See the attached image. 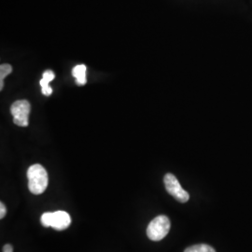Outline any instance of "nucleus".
<instances>
[{
    "mask_svg": "<svg viewBox=\"0 0 252 252\" xmlns=\"http://www.w3.org/2000/svg\"><path fill=\"white\" fill-rule=\"evenodd\" d=\"M7 213V208L5 207V205L1 202L0 203V219H3L4 217L6 216Z\"/></svg>",
    "mask_w": 252,
    "mask_h": 252,
    "instance_id": "nucleus-10",
    "label": "nucleus"
},
{
    "mask_svg": "<svg viewBox=\"0 0 252 252\" xmlns=\"http://www.w3.org/2000/svg\"><path fill=\"white\" fill-rule=\"evenodd\" d=\"M163 182L167 192L171 194L176 200H178L180 203H186L189 201V193L185 189H183L180 181L173 174H166L163 178Z\"/></svg>",
    "mask_w": 252,
    "mask_h": 252,
    "instance_id": "nucleus-4",
    "label": "nucleus"
},
{
    "mask_svg": "<svg viewBox=\"0 0 252 252\" xmlns=\"http://www.w3.org/2000/svg\"><path fill=\"white\" fill-rule=\"evenodd\" d=\"M54 73L52 70H46L45 72L43 73L42 79L40 80V85H41V89H42V94L46 95V96H50L53 93V89L51 88V86L49 85V83L52 81H54Z\"/></svg>",
    "mask_w": 252,
    "mask_h": 252,
    "instance_id": "nucleus-6",
    "label": "nucleus"
},
{
    "mask_svg": "<svg viewBox=\"0 0 252 252\" xmlns=\"http://www.w3.org/2000/svg\"><path fill=\"white\" fill-rule=\"evenodd\" d=\"M86 71H87V67L85 64H78L73 68V77L76 79V83L78 85L86 84L87 82Z\"/></svg>",
    "mask_w": 252,
    "mask_h": 252,
    "instance_id": "nucleus-7",
    "label": "nucleus"
},
{
    "mask_svg": "<svg viewBox=\"0 0 252 252\" xmlns=\"http://www.w3.org/2000/svg\"><path fill=\"white\" fill-rule=\"evenodd\" d=\"M28 189L33 194H41L45 191L49 183V177L41 164H33L27 170Z\"/></svg>",
    "mask_w": 252,
    "mask_h": 252,
    "instance_id": "nucleus-1",
    "label": "nucleus"
},
{
    "mask_svg": "<svg viewBox=\"0 0 252 252\" xmlns=\"http://www.w3.org/2000/svg\"><path fill=\"white\" fill-rule=\"evenodd\" d=\"M3 252H13V247L10 244H7L3 247Z\"/></svg>",
    "mask_w": 252,
    "mask_h": 252,
    "instance_id": "nucleus-11",
    "label": "nucleus"
},
{
    "mask_svg": "<svg viewBox=\"0 0 252 252\" xmlns=\"http://www.w3.org/2000/svg\"><path fill=\"white\" fill-rule=\"evenodd\" d=\"M40 222L44 227H52L56 231H63L71 223L70 215L62 210L55 212H45L41 215Z\"/></svg>",
    "mask_w": 252,
    "mask_h": 252,
    "instance_id": "nucleus-2",
    "label": "nucleus"
},
{
    "mask_svg": "<svg viewBox=\"0 0 252 252\" xmlns=\"http://www.w3.org/2000/svg\"><path fill=\"white\" fill-rule=\"evenodd\" d=\"M184 252H216V251L209 245L199 244V245H194L187 248Z\"/></svg>",
    "mask_w": 252,
    "mask_h": 252,
    "instance_id": "nucleus-8",
    "label": "nucleus"
},
{
    "mask_svg": "<svg viewBox=\"0 0 252 252\" xmlns=\"http://www.w3.org/2000/svg\"><path fill=\"white\" fill-rule=\"evenodd\" d=\"M170 220L168 217L160 215L153 219L147 228V235L153 241L163 239L170 231Z\"/></svg>",
    "mask_w": 252,
    "mask_h": 252,
    "instance_id": "nucleus-3",
    "label": "nucleus"
},
{
    "mask_svg": "<svg viewBox=\"0 0 252 252\" xmlns=\"http://www.w3.org/2000/svg\"><path fill=\"white\" fill-rule=\"evenodd\" d=\"M31 106L27 100L15 101L11 107L10 112L13 116V123L16 126L27 127L28 126V118L30 114Z\"/></svg>",
    "mask_w": 252,
    "mask_h": 252,
    "instance_id": "nucleus-5",
    "label": "nucleus"
},
{
    "mask_svg": "<svg viewBox=\"0 0 252 252\" xmlns=\"http://www.w3.org/2000/svg\"><path fill=\"white\" fill-rule=\"evenodd\" d=\"M12 72V66L9 63H3L0 65V90L4 87V79Z\"/></svg>",
    "mask_w": 252,
    "mask_h": 252,
    "instance_id": "nucleus-9",
    "label": "nucleus"
}]
</instances>
